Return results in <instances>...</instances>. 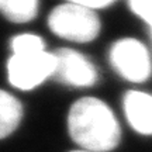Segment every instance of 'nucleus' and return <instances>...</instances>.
I'll return each instance as SVG.
<instances>
[{
    "label": "nucleus",
    "mask_w": 152,
    "mask_h": 152,
    "mask_svg": "<svg viewBox=\"0 0 152 152\" xmlns=\"http://www.w3.org/2000/svg\"><path fill=\"white\" fill-rule=\"evenodd\" d=\"M49 30L58 37L73 42H90L100 33L97 13L86 6L68 1L56 6L48 16Z\"/></svg>",
    "instance_id": "obj_3"
},
{
    "label": "nucleus",
    "mask_w": 152,
    "mask_h": 152,
    "mask_svg": "<svg viewBox=\"0 0 152 152\" xmlns=\"http://www.w3.org/2000/svg\"><path fill=\"white\" fill-rule=\"evenodd\" d=\"M72 152H92V151H85V149H82V151H72Z\"/></svg>",
    "instance_id": "obj_11"
},
{
    "label": "nucleus",
    "mask_w": 152,
    "mask_h": 152,
    "mask_svg": "<svg viewBox=\"0 0 152 152\" xmlns=\"http://www.w3.org/2000/svg\"><path fill=\"white\" fill-rule=\"evenodd\" d=\"M55 56V71L52 77L73 87H90L99 79L96 66L80 52L72 48H58Z\"/></svg>",
    "instance_id": "obj_5"
},
{
    "label": "nucleus",
    "mask_w": 152,
    "mask_h": 152,
    "mask_svg": "<svg viewBox=\"0 0 152 152\" xmlns=\"http://www.w3.org/2000/svg\"><path fill=\"white\" fill-rule=\"evenodd\" d=\"M23 118V106L13 94L0 90V140L14 132Z\"/></svg>",
    "instance_id": "obj_7"
},
{
    "label": "nucleus",
    "mask_w": 152,
    "mask_h": 152,
    "mask_svg": "<svg viewBox=\"0 0 152 152\" xmlns=\"http://www.w3.org/2000/svg\"><path fill=\"white\" fill-rule=\"evenodd\" d=\"M11 56L7 73L11 86L31 90L39 86L55 71V56L45 49L44 39L37 34H20L11 39Z\"/></svg>",
    "instance_id": "obj_2"
},
{
    "label": "nucleus",
    "mask_w": 152,
    "mask_h": 152,
    "mask_svg": "<svg viewBox=\"0 0 152 152\" xmlns=\"http://www.w3.org/2000/svg\"><path fill=\"white\" fill-rule=\"evenodd\" d=\"M124 111L130 125L142 135H152V96L131 90L124 97Z\"/></svg>",
    "instance_id": "obj_6"
},
{
    "label": "nucleus",
    "mask_w": 152,
    "mask_h": 152,
    "mask_svg": "<svg viewBox=\"0 0 152 152\" xmlns=\"http://www.w3.org/2000/svg\"><path fill=\"white\" fill-rule=\"evenodd\" d=\"M0 13L11 23H28L37 17L38 0H0Z\"/></svg>",
    "instance_id": "obj_8"
},
{
    "label": "nucleus",
    "mask_w": 152,
    "mask_h": 152,
    "mask_svg": "<svg viewBox=\"0 0 152 152\" xmlns=\"http://www.w3.org/2000/svg\"><path fill=\"white\" fill-rule=\"evenodd\" d=\"M69 1L71 3H76V4L86 6V7L93 9V10H97V9H103V7L113 4L115 0H69Z\"/></svg>",
    "instance_id": "obj_10"
},
{
    "label": "nucleus",
    "mask_w": 152,
    "mask_h": 152,
    "mask_svg": "<svg viewBox=\"0 0 152 152\" xmlns=\"http://www.w3.org/2000/svg\"><path fill=\"white\" fill-rule=\"evenodd\" d=\"M110 62L121 77L141 83L151 76V56L145 45L135 38H123L113 44Z\"/></svg>",
    "instance_id": "obj_4"
},
{
    "label": "nucleus",
    "mask_w": 152,
    "mask_h": 152,
    "mask_svg": "<svg viewBox=\"0 0 152 152\" xmlns=\"http://www.w3.org/2000/svg\"><path fill=\"white\" fill-rule=\"evenodd\" d=\"M131 11L148 24L152 37V0H128Z\"/></svg>",
    "instance_id": "obj_9"
},
{
    "label": "nucleus",
    "mask_w": 152,
    "mask_h": 152,
    "mask_svg": "<svg viewBox=\"0 0 152 152\" xmlns=\"http://www.w3.org/2000/svg\"><path fill=\"white\" fill-rule=\"evenodd\" d=\"M68 130L85 151H111L121 140V128L114 113L96 97H83L73 103L68 115Z\"/></svg>",
    "instance_id": "obj_1"
}]
</instances>
